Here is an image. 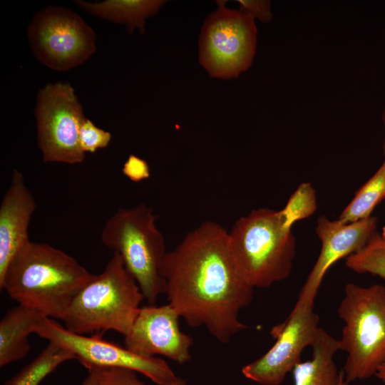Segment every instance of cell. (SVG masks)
Wrapping results in <instances>:
<instances>
[{"instance_id": "obj_22", "label": "cell", "mask_w": 385, "mask_h": 385, "mask_svg": "<svg viewBox=\"0 0 385 385\" xmlns=\"http://www.w3.org/2000/svg\"><path fill=\"white\" fill-rule=\"evenodd\" d=\"M111 137L109 132L97 127L91 120L86 118L80 129V145L85 153H94L99 148L107 147Z\"/></svg>"}, {"instance_id": "obj_3", "label": "cell", "mask_w": 385, "mask_h": 385, "mask_svg": "<svg viewBox=\"0 0 385 385\" xmlns=\"http://www.w3.org/2000/svg\"><path fill=\"white\" fill-rule=\"evenodd\" d=\"M280 210H252L228 231L233 265L252 289L267 288L287 279L296 255V238Z\"/></svg>"}, {"instance_id": "obj_15", "label": "cell", "mask_w": 385, "mask_h": 385, "mask_svg": "<svg viewBox=\"0 0 385 385\" xmlns=\"http://www.w3.org/2000/svg\"><path fill=\"white\" fill-rule=\"evenodd\" d=\"M46 316L19 304L9 309L0 321V366L24 359L31 346L29 337Z\"/></svg>"}, {"instance_id": "obj_11", "label": "cell", "mask_w": 385, "mask_h": 385, "mask_svg": "<svg viewBox=\"0 0 385 385\" xmlns=\"http://www.w3.org/2000/svg\"><path fill=\"white\" fill-rule=\"evenodd\" d=\"M314 300L298 298L286 319L274 326L270 334L276 339L261 357L245 365L242 373L262 385H279L300 362L304 349L311 346L319 329V317Z\"/></svg>"}, {"instance_id": "obj_5", "label": "cell", "mask_w": 385, "mask_h": 385, "mask_svg": "<svg viewBox=\"0 0 385 385\" xmlns=\"http://www.w3.org/2000/svg\"><path fill=\"white\" fill-rule=\"evenodd\" d=\"M338 314L344 322L339 343L346 353V381L375 376L385 363V286L346 284Z\"/></svg>"}, {"instance_id": "obj_10", "label": "cell", "mask_w": 385, "mask_h": 385, "mask_svg": "<svg viewBox=\"0 0 385 385\" xmlns=\"http://www.w3.org/2000/svg\"><path fill=\"white\" fill-rule=\"evenodd\" d=\"M34 334L71 351L88 370L129 369L141 373L158 385H170L177 378L164 359L136 354L126 347L103 339L99 335L87 337L76 334L47 317L37 324Z\"/></svg>"}, {"instance_id": "obj_17", "label": "cell", "mask_w": 385, "mask_h": 385, "mask_svg": "<svg viewBox=\"0 0 385 385\" xmlns=\"http://www.w3.org/2000/svg\"><path fill=\"white\" fill-rule=\"evenodd\" d=\"M76 4L91 15L115 23L124 24L132 33L145 31L147 18L155 15L165 3L163 0H107L101 2L76 1Z\"/></svg>"}, {"instance_id": "obj_14", "label": "cell", "mask_w": 385, "mask_h": 385, "mask_svg": "<svg viewBox=\"0 0 385 385\" xmlns=\"http://www.w3.org/2000/svg\"><path fill=\"white\" fill-rule=\"evenodd\" d=\"M36 208L23 173L14 169L0 205V276L12 257L30 240L28 229Z\"/></svg>"}, {"instance_id": "obj_25", "label": "cell", "mask_w": 385, "mask_h": 385, "mask_svg": "<svg viewBox=\"0 0 385 385\" xmlns=\"http://www.w3.org/2000/svg\"><path fill=\"white\" fill-rule=\"evenodd\" d=\"M241 10L250 14L262 22H269L272 19L270 1L237 0Z\"/></svg>"}, {"instance_id": "obj_23", "label": "cell", "mask_w": 385, "mask_h": 385, "mask_svg": "<svg viewBox=\"0 0 385 385\" xmlns=\"http://www.w3.org/2000/svg\"><path fill=\"white\" fill-rule=\"evenodd\" d=\"M103 374L108 385H145L136 376L135 371L117 368H102ZM170 385H188L180 376Z\"/></svg>"}, {"instance_id": "obj_1", "label": "cell", "mask_w": 385, "mask_h": 385, "mask_svg": "<svg viewBox=\"0 0 385 385\" xmlns=\"http://www.w3.org/2000/svg\"><path fill=\"white\" fill-rule=\"evenodd\" d=\"M165 294L187 324L204 327L220 343L247 328L240 311L253 290L237 272L228 247V231L206 220L167 252L160 270Z\"/></svg>"}, {"instance_id": "obj_21", "label": "cell", "mask_w": 385, "mask_h": 385, "mask_svg": "<svg viewBox=\"0 0 385 385\" xmlns=\"http://www.w3.org/2000/svg\"><path fill=\"white\" fill-rule=\"evenodd\" d=\"M317 210L315 190L309 183H303L290 196L281 210L287 221L294 225L297 221L310 217Z\"/></svg>"}, {"instance_id": "obj_6", "label": "cell", "mask_w": 385, "mask_h": 385, "mask_svg": "<svg viewBox=\"0 0 385 385\" xmlns=\"http://www.w3.org/2000/svg\"><path fill=\"white\" fill-rule=\"evenodd\" d=\"M155 221L153 209L140 202L132 207L118 208L108 219L101 234L103 244L119 254L150 304L165 292L160 270L167 251Z\"/></svg>"}, {"instance_id": "obj_30", "label": "cell", "mask_w": 385, "mask_h": 385, "mask_svg": "<svg viewBox=\"0 0 385 385\" xmlns=\"http://www.w3.org/2000/svg\"><path fill=\"white\" fill-rule=\"evenodd\" d=\"M381 120H382L384 125L385 127V107H384V108L383 110V112H382V114H381ZM384 154H385V140H384Z\"/></svg>"}, {"instance_id": "obj_13", "label": "cell", "mask_w": 385, "mask_h": 385, "mask_svg": "<svg viewBox=\"0 0 385 385\" xmlns=\"http://www.w3.org/2000/svg\"><path fill=\"white\" fill-rule=\"evenodd\" d=\"M377 218H368L348 224L318 218L316 233L322 247L317 260L302 286L298 298L314 300L328 270L338 260L364 248L376 234Z\"/></svg>"}, {"instance_id": "obj_20", "label": "cell", "mask_w": 385, "mask_h": 385, "mask_svg": "<svg viewBox=\"0 0 385 385\" xmlns=\"http://www.w3.org/2000/svg\"><path fill=\"white\" fill-rule=\"evenodd\" d=\"M377 234L364 248L348 256L346 265L356 273H369L385 282V250L379 245Z\"/></svg>"}, {"instance_id": "obj_19", "label": "cell", "mask_w": 385, "mask_h": 385, "mask_svg": "<svg viewBox=\"0 0 385 385\" xmlns=\"http://www.w3.org/2000/svg\"><path fill=\"white\" fill-rule=\"evenodd\" d=\"M384 197L385 159L374 175L356 192L338 220L348 224L368 218L376 205Z\"/></svg>"}, {"instance_id": "obj_27", "label": "cell", "mask_w": 385, "mask_h": 385, "mask_svg": "<svg viewBox=\"0 0 385 385\" xmlns=\"http://www.w3.org/2000/svg\"><path fill=\"white\" fill-rule=\"evenodd\" d=\"M375 376L377 377L383 385H385V363L379 367Z\"/></svg>"}, {"instance_id": "obj_28", "label": "cell", "mask_w": 385, "mask_h": 385, "mask_svg": "<svg viewBox=\"0 0 385 385\" xmlns=\"http://www.w3.org/2000/svg\"><path fill=\"white\" fill-rule=\"evenodd\" d=\"M376 238L379 245L385 250V227H383L381 234H377Z\"/></svg>"}, {"instance_id": "obj_16", "label": "cell", "mask_w": 385, "mask_h": 385, "mask_svg": "<svg viewBox=\"0 0 385 385\" xmlns=\"http://www.w3.org/2000/svg\"><path fill=\"white\" fill-rule=\"evenodd\" d=\"M312 357L292 370L294 385H337L341 376L334 356L340 350L339 339L319 328L311 346Z\"/></svg>"}, {"instance_id": "obj_24", "label": "cell", "mask_w": 385, "mask_h": 385, "mask_svg": "<svg viewBox=\"0 0 385 385\" xmlns=\"http://www.w3.org/2000/svg\"><path fill=\"white\" fill-rule=\"evenodd\" d=\"M122 173L134 183L141 182L150 177V169L148 162L134 154L129 155L123 163Z\"/></svg>"}, {"instance_id": "obj_4", "label": "cell", "mask_w": 385, "mask_h": 385, "mask_svg": "<svg viewBox=\"0 0 385 385\" xmlns=\"http://www.w3.org/2000/svg\"><path fill=\"white\" fill-rule=\"evenodd\" d=\"M143 298L122 258L113 252L103 272L95 274L77 294L62 321L68 330L76 334L113 330L125 337Z\"/></svg>"}, {"instance_id": "obj_29", "label": "cell", "mask_w": 385, "mask_h": 385, "mask_svg": "<svg viewBox=\"0 0 385 385\" xmlns=\"http://www.w3.org/2000/svg\"><path fill=\"white\" fill-rule=\"evenodd\" d=\"M337 385H349V383L345 379L343 370L341 371V376Z\"/></svg>"}, {"instance_id": "obj_2", "label": "cell", "mask_w": 385, "mask_h": 385, "mask_svg": "<svg viewBox=\"0 0 385 385\" xmlns=\"http://www.w3.org/2000/svg\"><path fill=\"white\" fill-rule=\"evenodd\" d=\"M94 275L63 250L29 240L0 276V289L19 304L63 320L75 297Z\"/></svg>"}, {"instance_id": "obj_18", "label": "cell", "mask_w": 385, "mask_h": 385, "mask_svg": "<svg viewBox=\"0 0 385 385\" xmlns=\"http://www.w3.org/2000/svg\"><path fill=\"white\" fill-rule=\"evenodd\" d=\"M76 359L69 350L52 342L4 385H40L41 381L66 361Z\"/></svg>"}, {"instance_id": "obj_12", "label": "cell", "mask_w": 385, "mask_h": 385, "mask_svg": "<svg viewBox=\"0 0 385 385\" xmlns=\"http://www.w3.org/2000/svg\"><path fill=\"white\" fill-rule=\"evenodd\" d=\"M178 313L169 304L140 307L125 347L145 357L161 355L183 364L191 359L192 338L181 331Z\"/></svg>"}, {"instance_id": "obj_26", "label": "cell", "mask_w": 385, "mask_h": 385, "mask_svg": "<svg viewBox=\"0 0 385 385\" xmlns=\"http://www.w3.org/2000/svg\"><path fill=\"white\" fill-rule=\"evenodd\" d=\"M81 385H108L106 381L102 368H95L88 370V374Z\"/></svg>"}, {"instance_id": "obj_8", "label": "cell", "mask_w": 385, "mask_h": 385, "mask_svg": "<svg viewBox=\"0 0 385 385\" xmlns=\"http://www.w3.org/2000/svg\"><path fill=\"white\" fill-rule=\"evenodd\" d=\"M35 115L37 143L44 162L73 165L84 161L79 133L86 118L69 83L58 82L41 88Z\"/></svg>"}, {"instance_id": "obj_9", "label": "cell", "mask_w": 385, "mask_h": 385, "mask_svg": "<svg viewBox=\"0 0 385 385\" xmlns=\"http://www.w3.org/2000/svg\"><path fill=\"white\" fill-rule=\"evenodd\" d=\"M27 36L36 58L58 71L82 64L96 51L93 29L76 13L61 6L39 11L28 27Z\"/></svg>"}, {"instance_id": "obj_7", "label": "cell", "mask_w": 385, "mask_h": 385, "mask_svg": "<svg viewBox=\"0 0 385 385\" xmlns=\"http://www.w3.org/2000/svg\"><path fill=\"white\" fill-rule=\"evenodd\" d=\"M216 1L217 9L206 18L198 41L201 66L212 78H237L251 66L256 50L255 18Z\"/></svg>"}]
</instances>
